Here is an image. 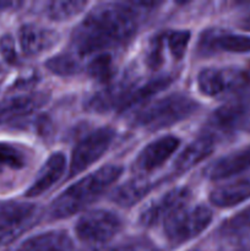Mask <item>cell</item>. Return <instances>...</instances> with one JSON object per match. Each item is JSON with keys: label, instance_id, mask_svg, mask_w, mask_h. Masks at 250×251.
<instances>
[{"label": "cell", "instance_id": "1", "mask_svg": "<svg viewBox=\"0 0 250 251\" xmlns=\"http://www.w3.org/2000/svg\"><path fill=\"white\" fill-rule=\"evenodd\" d=\"M139 4L107 2L91 10L74 31L71 43L76 53L87 55L129 42L139 28Z\"/></svg>", "mask_w": 250, "mask_h": 251}, {"label": "cell", "instance_id": "2", "mask_svg": "<svg viewBox=\"0 0 250 251\" xmlns=\"http://www.w3.org/2000/svg\"><path fill=\"white\" fill-rule=\"evenodd\" d=\"M122 173V167L110 164L80 179L53 201L50 205V216L59 220L80 212L86 206L100 199L105 190L119 179Z\"/></svg>", "mask_w": 250, "mask_h": 251}, {"label": "cell", "instance_id": "3", "mask_svg": "<svg viewBox=\"0 0 250 251\" xmlns=\"http://www.w3.org/2000/svg\"><path fill=\"white\" fill-rule=\"evenodd\" d=\"M200 104L189 96L173 93L156 100L135 117L134 124L146 130H159L188 119L198 112Z\"/></svg>", "mask_w": 250, "mask_h": 251}, {"label": "cell", "instance_id": "4", "mask_svg": "<svg viewBox=\"0 0 250 251\" xmlns=\"http://www.w3.org/2000/svg\"><path fill=\"white\" fill-rule=\"evenodd\" d=\"M212 221V211L205 205L184 207L164 222V234L169 243L183 244L198 237Z\"/></svg>", "mask_w": 250, "mask_h": 251}, {"label": "cell", "instance_id": "5", "mask_svg": "<svg viewBox=\"0 0 250 251\" xmlns=\"http://www.w3.org/2000/svg\"><path fill=\"white\" fill-rule=\"evenodd\" d=\"M250 76L245 71L229 68H207L198 75V86L208 97H221L247 87Z\"/></svg>", "mask_w": 250, "mask_h": 251}, {"label": "cell", "instance_id": "6", "mask_svg": "<svg viewBox=\"0 0 250 251\" xmlns=\"http://www.w3.org/2000/svg\"><path fill=\"white\" fill-rule=\"evenodd\" d=\"M114 136L112 127L103 126L83 137L73 152L69 176H76L98 161L109 149Z\"/></svg>", "mask_w": 250, "mask_h": 251}, {"label": "cell", "instance_id": "7", "mask_svg": "<svg viewBox=\"0 0 250 251\" xmlns=\"http://www.w3.org/2000/svg\"><path fill=\"white\" fill-rule=\"evenodd\" d=\"M122 229V221L115 213L93 210L86 213L76 225V233L82 242L100 244L112 239Z\"/></svg>", "mask_w": 250, "mask_h": 251}, {"label": "cell", "instance_id": "8", "mask_svg": "<svg viewBox=\"0 0 250 251\" xmlns=\"http://www.w3.org/2000/svg\"><path fill=\"white\" fill-rule=\"evenodd\" d=\"M190 199L191 193L188 188L171 190L144 210L140 217V222L145 227H153L159 223H164L172 216L186 207Z\"/></svg>", "mask_w": 250, "mask_h": 251}, {"label": "cell", "instance_id": "9", "mask_svg": "<svg viewBox=\"0 0 250 251\" xmlns=\"http://www.w3.org/2000/svg\"><path fill=\"white\" fill-rule=\"evenodd\" d=\"M34 211L29 203L0 202V247L11 243L26 228Z\"/></svg>", "mask_w": 250, "mask_h": 251}, {"label": "cell", "instance_id": "10", "mask_svg": "<svg viewBox=\"0 0 250 251\" xmlns=\"http://www.w3.org/2000/svg\"><path fill=\"white\" fill-rule=\"evenodd\" d=\"M48 100L46 93L16 96L0 103V126L24 120L43 107Z\"/></svg>", "mask_w": 250, "mask_h": 251}, {"label": "cell", "instance_id": "11", "mask_svg": "<svg viewBox=\"0 0 250 251\" xmlns=\"http://www.w3.org/2000/svg\"><path fill=\"white\" fill-rule=\"evenodd\" d=\"M179 139L175 136H164L147 145L139 153L135 161V171L140 173H150L159 168L178 149Z\"/></svg>", "mask_w": 250, "mask_h": 251}, {"label": "cell", "instance_id": "12", "mask_svg": "<svg viewBox=\"0 0 250 251\" xmlns=\"http://www.w3.org/2000/svg\"><path fill=\"white\" fill-rule=\"evenodd\" d=\"M199 51L201 54H212L218 51L228 53H249L250 37L242 34L225 33L215 29L206 31L199 41Z\"/></svg>", "mask_w": 250, "mask_h": 251}, {"label": "cell", "instance_id": "13", "mask_svg": "<svg viewBox=\"0 0 250 251\" xmlns=\"http://www.w3.org/2000/svg\"><path fill=\"white\" fill-rule=\"evenodd\" d=\"M19 42L25 55L36 56L49 50L58 42V33L44 26L26 24L20 28Z\"/></svg>", "mask_w": 250, "mask_h": 251}, {"label": "cell", "instance_id": "14", "mask_svg": "<svg viewBox=\"0 0 250 251\" xmlns=\"http://www.w3.org/2000/svg\"><path fill=\"white\" fill-rule=\"evenodd\" d=\"M250 169V146L232 152L228 156L216 161L206 171L211 180H222Z\"/></svg>", "mask_w": 250, "mask_h": 251}, {"label": "cell", "instance_id": "15", "mask_svg": "<svg viewBox=\"0 0 250 251\" xmlns=\"http://www.w3.org/2000/svg\"><path fill=\"white\" fill-rule=\"evenodd\" d=\"M65 168L66 158L64 153L56 152V153L51 154L43 166V168L41 169V172L37 176V179L32 184L31 188L28 189L26 195L28 198H36V196H41L42 194L48 191L63 176Z\"/></svg>", "mask_w": 250, "mask_h": 251}, {"label": "cell", "instance_id": "16", "mask_svg": "<svg viewBox=\"0 0 250 251\" xmlns=\"http://www.w3.org/2000/svg\"><path fill=\"white\" fill-rule=\"evenodd\" d=\"M249 112L250 100L240 98V100H230L213 113L211 118V125L215 129L222 130V131H232L233 129L242 124Z\"/></svg>", "mask_w": 250, "mask_h": 251}, {"label": "cell", "instance_id": "17", "mask_svg": "<svg viewBox=\"0 0 250 251\" xmlns=\"http://www.w3.org/2000/svg\"><path fill=\"white\" fill-rule=\"evenodd\" d=\"M74 244L64 230L41 233L22 243L16 251H73Z\"/></svg>", "mask_w": 250, "mask_h": 251}, {"label": "cell", "instance_id": "18", "mask_svg": "<svg viewBox=\"0 0 250 251\" xmlns=\"http://www.w3.org/2000/svg\"><path fill=\"white\" fill-rule=\"evenodd\" d=\"M215 150V141L212 135L205 134L198 137L195 141L191 142L176 158L175 169L178 172L188 171L189 168L194 167L195 164L200 163L201 161L210 156Z\"/></svg>", "mask_w": 250, "mask_h": 251}, {"label": "cell", "instance_id": "19", "mask_svg": "<svg viewBox=\"0 0 250 251\" xmlns=\"http://www.w3.org/2000/svg\"><path fill=\"white\" fill-rule=\"evenodd\" d=\"M211 202L218 207H230L250 199V178L239 179L215 189L211 193Z\"/></svg>", "mask_w": 250, "mask_h": 251}, {"label": "cell", "instance_id": "20", "mask_svg": "<svg viewBox=\"0 0 250 251\" xmlns=\"http://www.w3.org/2000/svg\"><path fill=\"white\" fill-rule=\"evenodd\" d=\"M29 154L16 145L0 142V179L10 173H17L27 168Z\"/></svg>", "mask_w": 250, "mask_h": 251}, {"label": "cell", "instance_id": "21", "mask_svg": "<svg viewBox=\"0 0 250 251\" xmlns=\"http://www.w3.org/2000/svg\"><path fill=\"white\" fill-rule=\"evenodd\" d=\"M223 234L230 240L238 243L239 249L248 250L250 248V208L232 218L223 227Z\"/></svg>", "mask_w": 250, "mask_h": 251}, {"label": "cell", "instance_id": "22", "mask_svg": "<svg viewBox=\"0 0 250 251\" xmlns=\"http://www.w3.org/2000/svg\"><path fill=\"white\" fill-rule=\"evenodd\" d=\"M151 188V184L145 179H132L115 191L113 200L119 205L129 207L141 200Z\"/></svg>", "mask_w": 250, "mask_h": 251}, {"label": "cell", "instance_id": "23", "mask_svg": "<svg viewBox=\"0 0 250 251\" xmlns=\"http://www.w3.org/2000/svg\"><path fill=\"white\" fill-rule=\"evenodd\" d=\"M86 4L85 1H50L44 7V12L54 21H64L82 11Z\"/></svg>", "mask_w": 250, "mask_h": 251}, {"label": "cell", "instance_id": "24", "mask_svg": "<svg viewBox=\"0 0 250 251\" xmlns=\"http://www.w3.org/2000/svg\"><path fill=\"white\" fill-rule=\"evenodd\" d=\"M113 71H114V68H113L112 56L108 54H100L96 56L87 66L88 75L97 80L98 82H105L110 80Z\"/></svg>", "mask_w": 250, "mask_h": 251}, {"label": "cell", "instance_id": "25", "mask_svg": "<svg viewBox=\"0 0 250 251\" xmlns=\"http://www.w3.org/2000/svg\"><path fill=\"white\" fill-rule=\"evenodd\" d=\"M46 65L48 66L49 70L53 71L54 74H58V75L61 76L74 75V74L80 71V64H78V60L76 59L75 55L69 53L54 56L50 60L47 61Z\"/></svg>", "mask_w": 250, "mask_h": 251}, {"label": "cell", "instance_id": "26", "mask_svg": "<svg viewBox=\"0 0 250 251\" xmlns=\"http://www.w3.org/2000/svg\"><path fill=\"white\" fill-rule=\"evenodd\" d=\"M163 38L172 56L176 60H180L188 48L190 33L188 31H174L163 34Z\"/></svg>", "mask_w": 250, "mask_h": 251}, {"label": "cell", "instance_id": "27", "mask_svg": "<svg viewBox=\"0 0 250 251\" xmlns=\"http://www.w3.org/2000/svg\"><path fill=\"white\" fill-rule=\"evenodd\" d=\"M162 51H163V36H159L154 39L151 48H150L149 54H147V64L153 70L159 68L162 61H163Z\"/></svg>", "mask_w": 250, "mask_h": 251}, {"label": "cell", "instance_id": "28", "mask_svg": "<svg viewBox=\"0 0 250 251\" xmlns=\"http://www.w3.org/2000/svg\"><path fill=\"white\" fill-rule=\"evenodd\" d=\"M0 51L9 64L17 63V53L11 36H4L0 39Z\"/></svg>", "mask_w": 250, "mask_h": 251}, {"label": "cell", "instance_id": "29", "mask_svg": "<svg viewBox=\"0 0 250 251\" xmlns=\"http://www.w3.org/2000/svg\"><path fill=\"white\" fill-rule=\"evenodd\" d=\"M19 5H20L19 2H15V1H0V11H4V10L19 6Z\"/></svg>", "mask_w": 250, "mask_h": 251}, {"label": "cell", "instance_id": "30", "mask_svg": "<svg viewBox=\"0 0 250 251\" xmlns=\"http://www.w3.org/2000/svg\"><path fill=\"white\" fill-rule=\"evenodd\" d=\"M108 251H136V250H135L134 248H131V247H127V245H123V247L114 248V249H110Z\"/></svg>", "mask_w": 250, "mask_h": 251}, {"label": "cell", "instance_id": "31", "mask_svg": "<svg viewBox=\"0 0 250 251\" xmlns=\"http://www.w3.org/2000/svg\"><path fill=\"white\" fill-rule=\"evenodd\" d=\"M242 27L244 29H247V31H250V16H248L247 19H244V21H243L242 24Z\"/></svg>", "mask_w": 250, "mask_h": 251}, {"label": "cell", "instance_id": "32", "mask_svg": "<svg viewBox=\"0 0 250 251\" xmlns=\"http://www.w3.org/2000/svg\"><path fill=\"white\" fill-rule=\"evenodd\" d=\"M248 130H249V131H250V122L248 123Z\"/></svg>", "mask_w": 250, "mask_h": 251}, {"label": "cell", "instance_id": "33", "mask_svg": "<svg viewBox=\"0 0 250 251\" xmlns=\"http://www.w3.org/2000/svg\"><path fill=\"white\" fill-rule=\"evenodd\" d=\"M193 251H199V250H193Z\"/></svg>", "mask_w": 250, "mask_h": 251}]
</instances>
